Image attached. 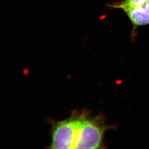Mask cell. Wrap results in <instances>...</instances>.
Segmentation results:
<instances>
[{"label": "cell", "mask_w": 149, "mask_h": 149, "mask_svg": "<svg viewBox=\"0 0 149 149\" xmlns=\"http://www.w3.org/2000/svg\"><path fill=\"white\" fill-rule=\"evenodd\" d=\"M135 27L149 24V0L142 6L130 9L125 12Z\"/></svg>", "instance_id": "cell-2"}, {"label": "cell", "mask_w": 149, "mask_h": 149, "mask_svg": "<svg viewBox=\"0 0 149 149\" xmlns=\"http://www.w3.org/2000/svg\"><path fill=\"white\" fill-rule=\"evenodd\" d=\"M105 131L96 119H89L84 115L71 117L68 135L72 149L100 148Z\"/></svg>", "instance_id": "cell-1"}]
</instances>
